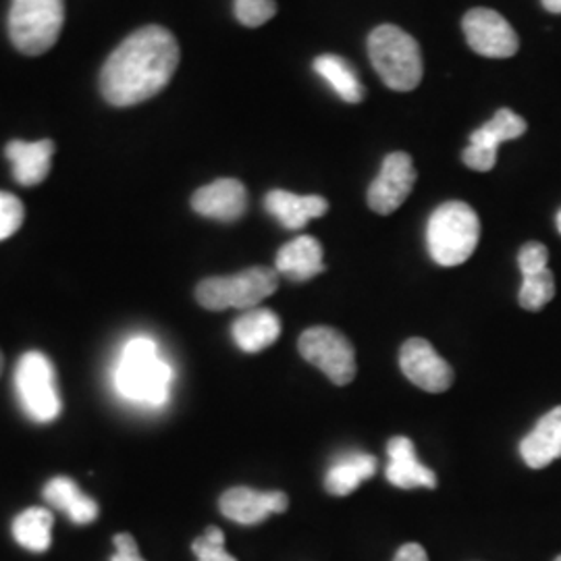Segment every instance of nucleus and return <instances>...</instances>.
Masks as SVG:
<instances>
[{"label": "nucleus", "mask_w": 561, "mask_h": 561, "mask_svg": "<svg viewBox=\"0 0 561 561\" xmlns=\"http://www.w3.org/2000/svg\"><path fill=\"white\" fill-rule=\"evenodd\" d=\"M180 65V44L161 25H148L121 42L104 62L102 96L115 106L154 99L169 85Z\"/></svg>", "instance_id": "obj_1"}, {"label": "nucleus", "mask_w": 561, "mask_h": 561, "mask_svg": "<svg viewBox=\"0 0 561 561\" xmlns=\"http://www.w3.org/2000/svg\"><path fill=\"white\" fill-rule=\"evenodd\" d=\"M171 382L173 368L162 358L157 341L134 337L123 345L113 375L115 391L123 400L159 408L169 400Z\"/></svg>", "instance_id": "obj_2"}, {"label": "nucleus", "mask_w": 561, "mask_h": 561, "mask_svg": "<svg viewBox=\"0 0 561 561\" xmlns=\"http://www.w3.org/2000/svg\"><path fill=\"white\" fill-rule=\"evenodd\" d=\"M479 240L481 221L466 202H445L428 219V254L439 266H460L474 254Z\"/></svg>", "instance_id": "obj_3"}, {"label": "nucleus", "mask_w": 561, "mask_h": 561, "mask_svg": "<svg viewBox=\"0 0 561 561\" xmlns=\"http://www.w3.org/2000/svg\"><path fill=\"white\" fill-rule=\"evenodd\" d=\"M368 55L382 83L398 92H410L422 81L419 42L398 25H379L368 36Z\"/></svg>", "instance_id": "obj_4"}, {"label": "nucleus", "mask_w": 561, "mask_h": 561, "mask_svg": "<svg viewBox=\"0 0 561 561\" xmlns=\"http://www.w3.org/2000/svg\"><path fill=\"white\" fill-rule=\"evenodd\" d=\"M279 287V273L268 266H252L231 277H210L198 283L196 300L202 308L221 312L227 308L252 310Z\"/></svg>", "instance_id": "obj_5"}, {"label": "nucleus", "mask_w": 561, "mask_h": 561, "mask_svg": "<svg viewBox=\"0 0 561 561\" xmlns=\"http://www.w3.org/2000/svg\"><path fill=\"white\" fill-rule=\"evenodd\" d=\"M65 23V0H13L9 11V36L15 48L38 57L48 53Z\"/></svg>", "instance_id": "obj_6"}, {"label": "nucleus", "mask_w": 561, "mask_h": 561, "mask_svg": "<svg viewBox=\"0 0 561 561\" xmlns=\"http://www.w3.org/2000/svg\"><path fill=\"white\" fill-rule=\"evenodd\" d=\"M15 393L30 421L55 422L62 410L57 373L48 356L42 352H25L15 368Z\"/></svg>", "instance_id": "obj_7"}, {"label": "nucleus", "mask_w": 561, "mask_h": 561, "mask_svg": "<svg viewBox=\"0 0 561 561\" xmlns=\"http://www.w3.org/2000/svg\"><path fill=\"white\" fill-rule=\"evenodd\" d=\"M301 358L314 364L329 381L350 385L356 379V352L347 337L331 327H312L298 341Z\"/></svg>", "instance_id": "obj_8"}, {"label": "nucleus", "mask_w": 561, "mask_h": 561, "mask_svg": "<svg viewBox=\"0 0 561 561\" xmlns=\"http://www.w3.org/2000/svg\"><path fill=\"white\" fill-rule=\"evenodd\" d=\"M461 30L470 48L489 59H510L520 48L516 30L493 9L468 11L461 21Z\"/></svg>", "instance_id": "obj_9"}, {"label": "nucleus", "mask_w": 561, "mask_h": 561, "mask_svg": "<svg viewBox=\"0 0 561 561\" xmlns=\"http://www.w3.org/2000/svg\"><path fill=\"white\" fill-rule=\"evenodd\" d=\"M526 134V121L512 108H500L493 119L484 123L472 136L463 150V164L472 171L486 173L497 162V148L503 141L516 140Z\"/></svg>", "instance_id": "obj_10"}, {"label": "nucleus", "mask_w": 561, "mask_h": 561, "mask_svg": "<svg viewBox=\"0 0 561 561\" xmlns=\"http://www.w3.org/2000/svg\"><path fill=\"white\" fill-rule=\"evenodd\" d=\"M416 183V169L405 152H391L382 161L381 173L368 187V206L377 215H391L408 201Z\"/></svg>", "instance_id": "obj_11"}, {"label": "nucleus", "mask_w": 561, "mask_h": 561, "mask_svg": "<svg viewBox=\"0 0 561 561\" xmlns=\"http://www.w3.org/2000/svg\"><path fill=\"white\" fill-rule=\"evenodd\" d=\"M401 373L428 393H443L454 382V370L422 337L405 341L400 352Z\"/></svg>", "instance_id": "obj_12"}, {"label": "nucleus", "mask_w": 561, "mask_h": 561, "mask_svg": "<svg viewBox=\"0 0 561 561\" xmlns=\"http://www.w3.org/2000/svg\"><path fill=\"white\" fill-rule=\"evenodd\" d=\"M549 252L539 241H528L522 245L518 264L522 271L520 301L524 310L539 312L556 296V279L547 268Z\"/></svg>", "instance_id": "obj_13"}, {"label": "nucleus", "mask_w": 561, "mask_h": 561, "mask_svg": "<svg viewBox=\"0 0 561 561\" xmlns=\"http://www.w3.org/2000/svg\"><path fill=\"white\" fill-rule=\"evenodd\" d=\"M222 516L243 526L261 524L271 514H283L289 507V497L283 491H254L248 486H233L219 500Z\"/></svg>", "instance_id": "obj_14"}, {"label": "nucleus", "mask_w": 561, "mask_h": 561, "mask_svg": "<svg viewBox=\"0 0 561 561\" xmlns=\"http://www.w3.org/2000/svg\"><path fill=\"white\" fill-rule=\"evenodd\" d=\"M192 208L213 221H240L248 210V192L238 180H217L192 196Z\"/></svg>", "instance_id": "obj_15"}, {"label": "nucleus", "mask_w": 561, "mask_h": 561, "mask_svg": "<svg viewBox=\"0 0 561 561\" xmlns=\"http://www.w3.org/2000/svg\"><path fill=\"white\" fill-rule=\"evenodd\" d=\"M389 463L385 470L387 481L398 489H435L437 474L416 458V447L408 437H393L387 443Z\"/></svg>", "instance_id": "obj_16"}, {"label": "nucleus", "mask_w": 561, "mask_h": 561, "mask_svg": "<svg viewBox=\"0 0 561 561\" xmlns=\"http://www.w3.org/2000/svg\"><path fill=\"white\" fill-rule=\"evenodd\" d=\"M4 154L13 167V178L20 181L21 185H41L50 173L55 141H9Z\"/></svg>", "instance_id": "obj_17"}, {"label": "nucleus", "mask_w": 561, "mask_h": 561, "mask_svg": "<svg viewBox=\"0 0 561 561\" xmlns=\"http://www.w3.org/2000/svg\"><path fill=\"white\" fill-rule=\"evenodd\" d=\"M275 271L294 283L314 279L324 273L321 241L312 236H300L285 243L277 252Z\"/></svg>", "instance_id": "obj_18"}, {"label": "nucleus", "mask_w": 561, "mask_h": 561, "mask_svg": "<svg viewBox=\"0 0 561 561\" xmlns=\"http://www.w3.org/2000/svg\"><path fill=\"white\" fill-rule=\"evenodd\" d=\"M522 460L528 468L541 470L561 458V405L547 412L537 426L522 439Z\"/></svg>", "instance_id": "obj_19"}, {"label": "nucleus", "mask_w": 561, "mask_h": 561, "mask_svg": "<svg viewBox=\"0 0 561 561\" xmlns=\"http://www.w3.org/2000/svg\"><path fill=\"white\" fill-rule=\"evenodd\" d=\"M264 208L277 219V221L289 229L300 231L312 219H321L329 210V202L322 196H298L285 190H273L264 198Z\"/></svg>", "instance_id": "obj_20"}, {"label": "nucleus", "mask_w": 561, "mask_h": 561, "mask_svg": "<svg viewBox=\"0 0 561 561\" xmlns=\"http://www.w3.org/2000/svg\"><path fill=\"white\" fill-rule=\"evenodd\" d=\"M233 341L245 354H259L279 340L280 321L273 310L252 308L245 310L231 327Z\"/></svg>", "instance_id": "obj_21"}, {"label": "nucleus", "mask_w": 561, "mask_h": 561, "mask_svg": "<svg viewBox=\"0 0 561 561\" xmlns=\"http://www.w3.org/2000/svg\"><path fill=\"white\" fill-rule=\"evenodd\" d=\"M44 500L48 505L57 507L62 514L69 516V520L73 524H92L99 518L101 507L92 497H88L78 482L67 479V477H57L53 481L46 482L44 491H42Z\"/></svg>", "instance_id": "obj_22"}, {"label": "nucleus", "mask_w": 561, "mask_h": 561, "mask_svg": "<svg viewBox=\"0 0 561 561\" xmlns=\"http://www.w3.org/2000/svg\"><path fill=\"white\" fill-rule=\"evenodd\" d=\"M377 468H379V461L375 456H368V454L343 456L329 468L324 489L335 497L352 495L362 482L375 477Z\"/></svg>", "instance_id": "obj_23"}, {"label": "nucleus", "mask_w": 561, "mask_h": 561, "mask_svg": "<svg viewBox=\"0 0 561 561\" xmlns=\"http://www.w3.org/2000/svg\"><path fill=\"white\" fill-rule=\"evenodd\" d=\"M53 524L55 516L50 510L30 507L13 520V539L27 551L44 553L53 545Z\"/></svg>", "instance_id": "obj_24"}, {"label": "nucleus", "mask_w": 561, "mask_h": 561, "mask_svg": "<svg viewBox=\"0 0 561 561\" xmlns=\"http://www.w3.org/2000/svg\"><path fill=\"white\" fill-rule=\"evenodd\" d=\"M314 71L329 88L340 96L341 101L358 104L364 99V85L356 73V69L337 55H322L314 60Z\"/></svg>", "instance_id": "obj_25"}, {"label": "nucleus", "mask_w": 561, "mask_h": 561, "mask_svg": "<svg viewBox=\"0 0 561 561\" xmlns=\"http://www.w3.org/2000/svg\"><path fill=\"white\" fill-rule=\"evenodd\" d=\"M192 551L198 561H238L225 549V535L219 526H208L196 541Z\"/></svg>", "instance_id": "obj_26"}, {"label": "nucleus", "mask_w": 561, "mask_h": 561, "mask_svg": "<svg viewBox=\"0 0 561 561\" xmlns=\"http://www.w3.org/2000/svg\"><path fill=\"white\" fill-rule=\"evenodd\" d=\"M236 18L245 27H261L277 13L275 0H236Z\"/></svg>", "instance_id": "obj_27"}, {"label": "nucleus", "mask_w": 561, "mask_h": 561, "mask_svg": "<svg viewBox=\"0 0 561 561\" xmlns=\"http://www.w3.org/2000/svg\"><path fill=\"white\" fill-rule=\"evenodd\" d=\"M23 217L25 210L20 198L9 192H0V241L9 240L20 231Z\"/></svg>", "instance_id": "obj_28"}, {"label": "nucleus", "mask_w": 561, "mask_h": 561, "mask_svg": "<svg viewBox=\"0 0 561 561\" xmlns=\"http://www.w3.org/2000/svg\"><path fill=\"white\" fill-rule=\"evenodd\" d=\"M115 553L108 561H144L141 560L138 542L129 533H121L115 539Z\"/></svg>", "instance_id": "obj_29"}, {"label": "nucleus", "mask_w": 561, "mask_h": 561, "mask_svg": "<svg viewBox=\"0 0 561 561\" xmlns=\"http://www.w3.org/2000/svg\"><path fill=\"white\" fill-rule=\"evenodd\" d=\"M393 561H428V556L419 542H408L396 553V560Z\"/></svg>", "instance_id": "obj_30"}, {"label": "nucleus", "mask_w": 561, "mask_h": 561, "mask_svg": "<svg viewBox=\"0 0 561 561\" xmlns=\"http://www.w3.org/2000/svg\"><path fill=\"white\" fill-rule=\"evenodd\" d=\"M542 7L553 13V15H561V0H541Z\"/></svg>", "instance_id": "obj_31"}, {"label": "nucleus", "mask_w": 561, "mask_h": 561, "mask_svg": "<svg viewBox=\"0 0 561 561\" xmlns=\"http://www.w3.org/2000/svg\"><path fill=\"white\" fill-rule=\"evenodd\" d=\"M2 366H4V358H2V352H0V373H2Z\"/></svg>", "instance_id": "obj_32"}, {"label": "nucleus", "mask_w": 561, "mask_h": 561, "mask_svg": "<svg viewBox=\"0 0 561 561\" xmlns=\"http://www.w3.org/2000/svg\"><path fill=\"white\" fill-rule=\"evenodd\" d=\"M558 229H560V233H561V210H560V213H558Z\"/></svg>", "instance_id": "obj_33"}, {"label": "nucleus", "mask_w": 561, "mask_h": 561, "mask_svg": "<svg viewBox=\"0 0 561 561\" xmlns=\"http://www.w3.org/2000/svg\"><path fill=\"white\" fill-rule=\"evenodd\" d=\"M556 561H561V556H560V558H558V560H556Z\"/></svg>", "instance_id": "obj_34"}]
</instances>
